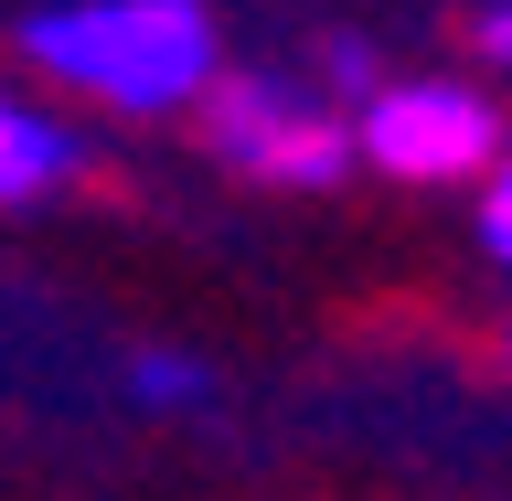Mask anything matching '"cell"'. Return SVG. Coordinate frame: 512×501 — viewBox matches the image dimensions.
I'll return each instance as SVG.
<instances>
[{
  "mask_svg": "<svg viewBox=\"0 0 512 501\" xmlns=\"http://www.w3.org/2000/svg\"><path fill=\"white\" fill-rule=\"evenodd\" d=\"M22 54L54 86L96 96V107H128V118L203 107V86H214V22H203V0H64V11H32L22 22Z\"/></svg>",
  "mask_w": 512,
  "mask_h": 501,
  "instance_id": "1",
  "label": "cell"
},
{
  "mask_svg": "<svg viewBox=\"0 0 512 501\" xmlns=\"http://www.w3.org/2000/svg\"><path fill=\"white\" fill-rule=\"evenodd\" d=\"M352 150L395 171V182H480L491 160H502V107L480 86H438V75H416V86H374L363 96V128H352Z\"/></svg>",
  "mask_w": 512,
  "mask_h": 501,
  "instance_id": "2",
  "label": "cell"
},
{
  "mask_svg": "<svg viewBox=\"0 0 512 501\" xmlns=\"http://www.w3.org/2000/svg\"><path fill=\"white\" fill-rule=\"evenodd\" d=\"M203 118H214V150L235 171H256V182H278V192H331L352 171L342 118L310 107L299 86H278V75H214L203 86Z\"/></svg>",
  "mask_w": 512,
  "mask_h": 501,
  "instance_id": "3",
  "label": "cell"
},
{
  "mask_svg": "<svg viewBox=\"0 0 512 501\" xmlns=\"http://www.w3.org/2000/svg\"><path fill=\"white\" fill-rule=\"evenodd\" d=\"M64 171H75V139H64L54 118H32V107L0 96V203H32V192H54Z\"/></svg>",
  "mask_w": 512,
  "mask_h": 501,
  "instance_id": "4",
  "label": "cell"
},
{
  "mask_svg": "<svg viewBox=\"0 0 512 501\" xmlns=\"http://www.w3.org/2000/svg\"><path fill=\"white\" fill-rule=\"evenodd\" d=\"M480 182H491V192H480V246H491V256H502V267H512V150L491 160Z\"/></svg>",
  "mask_w": 512,
  "mask_h": 501,
  "instance_id": "5",
  "label": "cell"
},
{
  "mask_svg": "<svg viewBox=\"0 0 512 501\" xmlns=\"http://www.w3.org/2000/svg\"><path fill=\"white\" fill-rule=\"evenodd\" d=\"M139 395H150V406H192V395H203V374H192L182 352H150V363H139Z\"/></svg>",
  "mask_w": 512,
  "mask_h": 501,
  "instance_id": "6",
  "label": "cell"
},
{
  "mask_svg": "<svg viewBox=\"0 0 512 501\" xmlns=\"http://www.w3.org/2000/svg\"><path fill=\"white\" fill-rule=\"evenodd\" d=\"M320 64H331V86H374V54H363V43H331Z\"/></svg>",
  "mask_w": 512,
  "mask_h": 501,
  "instance_id": "7",
  "label": "cell"
},
{
  "mask_svg": "<svg viewBox=\"0 0 512 501\" xmlns=\"http://www.w3.org/2000/svg\"><path fill=\"white\" fill-rule=\"evenodd\" d=\"M480 54L512 64V0H491V11H480Z\"/></svg>",
  "mask_w": 512,
  "mask_h": 501,
  "instance_id": "8",
  "label": "cell"
}]
</instances>
